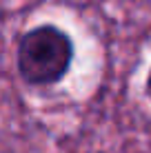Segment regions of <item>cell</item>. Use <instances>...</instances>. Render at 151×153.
I'll return each mask as SVG.
<instances>
[{"mask_svg":"<svg viewBox=\"0 0 151 153\" xmlns=\"http://www.w3.org/2000/svg\"><path fill=\"white\" fill-rule=\"evenodd\" d=\"M76 47L58 25L42 22L22 33L16 51L18 76L27 87H54L69 73Z\"/></svg>","mask_w":151,"mask_h":153,"instance_id":"6da1fadb","label":"cell"},{"mask_svg":"<svg viewBox=\"0 0 151 153\" xmlns=\"http://www.w3.org/2000/svg\"><path fill=\"white\" fill-rule=\"evenodd\" d=\"M144 93H147V98H149V102H151V67H149V71H147V78H144Z\"/></svg>","mask_w":151,"mask_h":153,"instance_id":"7a4b0ae2","label":"cell"}]
</instances>
